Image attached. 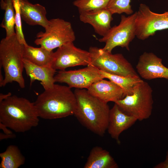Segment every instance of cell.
<instances>
[{"mask_svg":"<svg viewBox=\"0 0 168 168\" xmlns=\"http://www.w3.org/2000/svg\"><path fill=\"white\" fill-rule=\"evenodd\" d=\"M77 107L74 115L84 126L103 136L107 130L110 109L107 103L90 94L86 89H76Z\"/></svg>","mask_w":168,"mask_h":168,"instance_id":"6da1fadb","label":"cell"},{"mask_svg":"<svg viewBox=\"0 0 168 168\" xmlns=\"http://www.w3.org/2000/svg\"><path fill=\"white\" fill-rule=\"evenodd\" d=\"M34 103L39 117L46 119L74 115L77 107L75 95L71 88L55 84L40 94Z\"/></svg>","mask_w":168,"mask_h":168,"instance_id":"7a4b0ae2","label":"cell"},{"mask_svg":"<svg viewBox=\"0 0 168 168\" xmlns=\"http://www.w3.org/2000/svg\"><path fill=\"white\" fill-rule=\"evenodd\" d=\"M39 116L34 102L11 96L0 102V122L17 133H24L37 126Z\"/></svg>","mask_w":168,"mask_h":168,"instance_id":"3957f363","label":"cell"},{"mask_svg":"<svg viewBox=\"0 0 168 168\" xmlns=\"http://www.w3.org/2000/svg\"><path fill=\"white\" fill-rule=\"evenodd\" d=\"M25 45L20 42L16 34L1 40L0 66L3 68L5 73L3 86L8 83L15 82L18 83L21 88L25 87L22 75Z\"/></svg>","mask_w":168,"mask_h":168,"instance_id":"277c9868","label":"cell"},{"mask_svg":"<svg viewBox=\"0 0 168 168\" xmlns=\"http://www.w3.org/2000/svg\"><path fill=\"white\" fill-rule=\"evenodd\" d=\"M152 91L148 83L142 80L133 86L132 94L114 103L126 113L142 121L148 119L152 114L153 103Z\"/></svg>","mask_w":168,"mask_h":168,"instance_id":"5b68a950","label":"cell"},{"mask_svg":"<svg viewBox=\"0 0 168 168\" xmlns=\"http://www.w3.org/2000/svg\"><path fill=\"white\" fill-rule=\"evenodd\" d=\"M88 51L91 57L89 65L100 70L126 77L139 76L131 63L121 54H113L102 48L92 46Z\"/></svg>","mask_w":168,"mask_h":168,"instance_id":"8992f818","label":"cell"},{"mask_svg":"<svg viewBox=\"0 0 168 168\" xmlns=\"http://www.w3.org/2000/svg\"><path fill=\"white\" fill-rule=\"evenodd\" d=\"M49 21L45 29V31H40L37 34V38L34 41L36 45L52 51L75 41V33L70 22L59 18L52 19Z\"/></svg>","mask_w":168,"mask_h":168,"instance_id":"52a82bcc","label":"cell"},{"mask_svg":"<svg viewBox=\"0 0 168 168\" xmlns=\"http://www.w3.org/2000/svg\"><path fill=\"white\" fill-rule=\"evenodd\" d=\"M136 12L128 16L122 15L119 24L111 27L104 36L98 39L99 42L105 43L102 48L104 50L111 53L114 48L120 46L129 51V44L136 36Z\"/></svg>","mask_w":168,"mask_h":168,"instance_id":"ba28073f","label":"cell"},{"mask_svg":"<svg viewBox=\"0 0 168 168\" xmlns=\"http://www.w3.org/2000/svg\"><path fill=\"white\" fill-rule=\"evenodd\" d=\"M136 12L135 34L138 39L144 40L158 31L168 29V11L156 13L146 4L141 3Z\"/></svg>","mask_w":168,"mask_h":168,"instance_id":"9c48e42d","label":"cell"},{"mask_svg":"<svg viewBox=\"0 0 168 168\" xmlns=\"http://www.w3.org/2000/svg\"><path fill=\"white\" fill-rule=\"evenodd\" d=\"M103 79L100 70L91 65L77 70H60L54 77L55 82L65 83L71 88L79 89H87Z\"/></svg>","mask_w":168,"mask_h":168,"instance_id":"30bf717a","label":"cell"},{"mask_svg":"<svg viewBox=\"0 0 168 168\" xmlns=\"http://www.w3.org/2000/svg\"><path fill=\"white\" fill-rule=\"evenodd\" d=\"M90 61L89 51L77 47L71 42L58 48L54 53L51 67L56 70H64L69 67L88 66Z\"/></svg>","mask_w":168,"mask_h":168,"instance_id":"8fae6325","label":"cell"},{"mask_svg":"<svg viewBox=\"0 0 168 168\" xmlns=\"http://www.w3.org/2000/svg\"><path fill=\"white\" fill-rule=\"evenodd\" d=\"M136 67L137 73L145 79L168 80V68L163 65L162 59L152 53L145 52L141 54Z\"/></svg>","mask_w":168,"mask_h":168,"instance_id":"7c38bea8","label":"cell"},{"mask_svg":"<svg viewBox=\"0 0 168 168\" xmlns=\"http://www.w3.org/2000/svg\"><path fill=\"white\" fill-rule=\"evenodd\" d=\"M138 120L135 117L124 112L114 103L110 109L107 130L111 137L119 144L120 135Z\"/></svg>","mask_w":168,"mask_h":168,"instance_id":"4fadbf2b","label":"cell"},{"mask_svg":"<svg viewBox=\"0 0 168 168\" xmlns=\"http://www.w3.org/2000/svg\"><path fill=\"white\" fill-rule=\"evenodd\" d=\"M113 14L106 8L79 13L80 20L91 25L96 33L104 36L111 27Z\"/></svg>","mask_w":168,"mask_h":168,"instance_id":"5bb4252c","label":"cell"},{"mask_svg":"<svg viewBox=\"0 0 168 168\" xmlns=\"http://www.w3.org/2000/svg\"><path fill=\"white\" fill-rule=\"evenodd\" d=\"M87 90L91 95L107 103H114L124 97L123 90L120 87L104 79L93 83Z\"/></svg>","mask_w":168,"mask_h":168,"instance_id":"9a60e30c","label":"cell"},{"mask_svg":"<svg viewBox=\"0 0 168 168\" xmlns=\"http://www.w3.org/2000/svg\"><path fill=\"white\" fill-rule=\"evenodd\" d=\"M21 18L28 24L39 25L45 29L50 21L46 16L45 7L39 4H32L27 0H18Z\"/></svg>","mask_w":168,"mask_h":168,"instance_id":"2e32d148","label":"cell"},{"mask_svg":"<svg viewBox=\"0 0 168 168\" xmlns=\"http://www.w3.org/2000/svg\"><path fill=\"white\" fill-rule=\"evenodd\" d=\"M23 65L26 75L30 77V85L36 80L40 82L44 90L52 88L54 84L56 70L52 67L40 66L23 58Z\"/></svg>","mask_w":168,"mask_h":168,"instance_id":"e0dca14e","label":"cell"},{"mask_svg":"<svg viewBox=\"0 0 168 168\" xmlns=\"http://www.w3.org/2000/svg\"><path fill=\"white\" fill-rule=\"evenodd\" d=\"M118 166L110 152L99 146L91 150L84 168H117Z\"/></svg>","mask_w":168,"mask_h":168,"instance_id":"ac0fdd59","label":"cell"},{"mask_svg":"<svg viewBox=\"0 0 168 168\" xmlns=\"http://www.w3.org/2000/svg\"><path fill=\"white\" fill-rule=\"evenodd\" d=\"M54 53L41 47L36 48L27 44L24 46L23 57L24 59L36 65L52 67Z\"/></svg>","mask_w":168,"mask_h":168,"instance_id":"d6986e66","label":"cell"},{"mask_svg":"<svg viewBox=\"0 0 168 168\" xmlns=\"http://www.w3.org/2000/svg\"><path fill=\"white\" fill-rule=\"evenodd\" d=\"M0 157L1 168H18L25 161L18 147L14 145L8 146L4 152L0 153Z\"/></svg>","mask_w":168,"mask_h":168,"instance_id":"ffe728a7","label":"cell"},{"mask_svg":"<svg viewBox=\"0 0 168 168\" xmlns=\"http://www.w3.org/2000/svg\"><path fill=\"white\" fill-rule=\"evenodd\" d=\"M1 9L5 11L3 18L0 26L6 32V37H9L16 34L14 30L15 11L13 0H1Z\"/></svg>","mask_w":168,"mask_h":168,"instance_id":"44dd1931","label":"cell"},{"mask_svg":"<svg viewBox=\"0 0 168 168\" xmlns=\"http://www.w3.org/2000/svg\"><path fill=\"white\" fill-rule=\"evenodd\" d=\"M100 71L104 78H107L120 87L123 90L124 97L132 94L133 86L137 83L142 81L139 76H124L112 74Z\"/></svg>","mask_w":168,"mask_h":168,"instance_id":"7402d4cb","label":"cell"},{"mask_svg":"<svg viewBox=\"0 0 168 168\" xmlns=\"http://www.w3.org/2000/svg\"><path fill=\"white\" fill-rule=\"evenodd\" d=\"M110 0H76L73 5L79 13L106 8Z\"/></svg>","mask_w":168,"mask_h":168,"instance_id":"603a6c76","label":"cell"},{"mask_svg":"<svg viewBox=\"0 0 168 168\" xmlns=\"http://www.w3.org/2000/svg\"><path fill=\"white\" fill-rule=\"evenodd\" d=\"M132 0H110L106 8L112 14L125 13L128 15L133 14L130 2Z\"/></svg>","mask_w":168,"mask_h":168,"instance_id":"cb8c5ba5","label":"cell"},{"mask_svg":"<svg viewBox=\"0 0 168 168\" xmlns=\"http://www.w3.org/2000/svg\"><path fill=\"white\" fill-rule=\"evenodd\" d=\"M15 11V28L16 36L20 42L25 45L28 44L22 32L21 16L18 0H13Z\"/></svg>","mask_w":168,"mask_h":168,"instance_id":"d4e9b609","label":"cell"},{"mask_svg":"<svg viewBox=\"0 0 168 168\" xmlns=\"http://www.w3.org/2000/svg\"><path fill=\"white\" fill-rule=\"evenodd\" d=\"M154 168H168V150L167 152L166 159L163 161L161 162L155 166Z\"/></svg>","mask_w":168,"mask_h":168,"instance_id":"484cf974","label":"cell"},{"mask_svg":"<svg viewBox=\"0 0 168 168\" xmlns=\"http://www.w3.org/2000/svg\"><path fill=\"white\" fill-rule=\"evenodd\" d=\"M16 135L13 133L8 134L4 133H0V140H2L3 139L10 138H16Z\"/></svg>","mask_w":168,"mask_h":168,"instance_id":"4316f807","label":"cell"},{"mask_svg":"<svg viewBox=\"0 0 168 168\" xmlns=\"http://www.w3.org/2000/svg\"><path fill=\"white\" fill-rule=\"evenodd\" d=\"M8 128L5 125L0 122V129L3 131L4 133L8 134L13 133L12 131Z\"/></svg>","mask_w":168,"mask_h":168,"instance_id":"83f0119b","label":"cell"},{"mask_svg":"<svg viewBox=\"0 0 168 168\" xmlns=\"http://www.w3.org/2000/svg\"><path fill=\"white\" fill-rule=\"evenodd\" d=\"M11 95L12 94L10 92H9L6 94H4L1 93L0 94V102L2 101Z\"/></svg>","mask_w":168,"mask_h":168,"instance_id":"f1b7e54d","label":"cell"},{"mask_svg":"<svg viewBox=\"0 0 168 168\" xmlns=\"http://www.w3.org/2000/svg\"><path fill=\"white\" fill-rule=\"evenodd\" d=\"M4 78L3 77L1 71V67H0V86H3Z\"/></svg>","mask_w":168,"mask_h":168,"instance_id":"f546056e","label":"cell"}]
</instances>
